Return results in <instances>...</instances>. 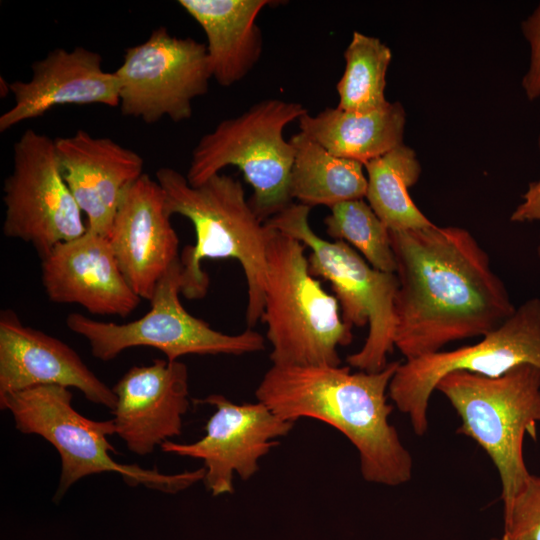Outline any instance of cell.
Masks as SVG:
<instances>
[{"label":"cell","mask_w":540,"mask_h":540,"mask_svg":"<svg viewBox=\"0 0 540 540\" xmlns=\"http://www.w3.org/2000/svg\"><path fill=\"white\" fill-rule=\"evenodd\" d=\"M389 232L398 279L394 347L406 360L483 337L515 311L488 253L465 228Z\"/></svg>","instance_id":"6da1fadb"},{"label":"cell","mask_w":540,"mask_h":540,"mask_svg":"<svg viewBox=\"0 0 540 540\" xmlns=\"http://www.w3.org/2000/svg\"><path fill=\"white\" fill-rule=\"evenodd\" d=\"M399 363L355 373L350 366L272 365L255 395L286 421L307 417L336 428L357 449L364 480L399 486L413 471L412 456L389 421L387 392Z\"/></svg>","instance_id":"7a4b0ae2"},{"label":"cell","mask_w":540,"mask_h":540,"mask_svg":"<svg viewBox=\"0 0 540 540\" xmlns=\"http://www.w3.org/2000/svg\"><path fill=\"white\" fill-rule=\"evenodd\" d=\"M170 216L186 217L193 225L196 241L180 255L181 294L203 298L209 277L202 270L204 259L237 260L247 283L246 322L248 328L261 320L267 274V249L274 229L268 226L245 198L242 183L217 174L199 186H191L185 175L163 167L156 172Z\"/></svg>","instance_id":"3957f363"},{"label":"cell","mask_w":540,"mask_h":540,"mask_svg":"<svg viewBox=\"0 0 540 540\" xmlns=\"http://www.w3.org/2000/svg\"><path fill=\"white\" fill-rule=\"evenodd\" d=\"M305 245L274 229L267 249L264 310L276 366H340L339 346L352 342L335 296L311 275Z\"/></svg>","instance_id":"277c9868"},{"label":"cell","mask_w":540,"mask_h":540,"mask_svg":"<svg viewBox=\"0 0 540 540\" xmlns=\"http://www.w3.org/2000/svg\"><path fill=\"white\" fill-rule=\"evenodd\" d=\"M451 403L461 424L457 433L473 439L490 457L507 506L530 476L523 442L537 439L540 423V370L515 367L496 378L466 371L445 375L436 389Z\"/></svg>","instance_id":"5b68a950"},{"label":"cell","mask_w":540,"mask_h":540,"mask_svg":"<svg viewBox=\"0 0 540 540\" xmlns=\"http://www.w3.org/2000/svg\"><path fill=\"white\" fill-rule=\"evenodd\" d=\"M72 392L57 385L37 386L0 398L1 409L8 410L16 429L47 440L61 461L59 484L55 493L61 499L67 490L89 475L118 473L130 486L144 485L165 493H177L203 481L205 468L176 474H163L136 464H120L110 453H117L108 437L115 434L113 419L95 421L72 406Z\"/></svg>","instance_id":"8992f818"},{"label":"cell","mask_w":540,"mask_h":540,"mask_svg":"<svg viewBox=\"0 0 540 540\" xmlns=\"http://www.w3.org/2000/svg\"><path fill=\"white\" fill-rule=\"evenodd\" d=\"M307 112L297 102L266 99L221 121L193 149L188 183L199 186L226 166H237L253 188L249 203L265 222L291 204L295 149L283 131Z\"/></svg>","instance_id":"52a82bcc"},{"label":"cell","mask_w":540,"mask_h":540,"mask_svg":"<svg viewBox=\"0 0 540 540\" xmlns=\"http://www.w3.org/2000/svg\"><path fill=\"white\" fill-rule=\"evenodd\" d=\"M310 209L301 203H291L265 223L311 250L309 271L312 276L330 282L341 307V317L349 327L369 325L361 349L347 356L348 365L360 371H381L395 348L397 276L373 268L346 242H331L318 236L309 224Z\"/></svg>","instance_id":"ba28073f"},{"label":"cell","mask_w":540,"mask_h":540,"mask_svg":"<svg viewBox=\"0 0 540 540\" xmlns=\"http://www.w3.org/2000/svg\"><path fill=\"white\" fill-rule=\"evenodd\" d=\"M182 285L180 257L157 283L150 310L134 321L116 324L94 320L80 313L66 317V326L85 338L92 355L110 361L137 346L161 351L169 361L189 355H242L265 349L263 336L247 328L240 334H226L191 315L179 299Z\"/></svg>","instance_id":"9c48e42d"},{"label":"cell","mask_w":540,"mask_h":540,"mask_svg":"<svg viewBox=\"0 0 540 540\" xmlns=\"http://www.w3.org/2000/svg\"><path fill=\"white\" fill-rule=\"evenodd\" d=\"M521 365L540 370V298L523 302L499 327L472 345L438 351L399 363L388 396L411 422L418 436L428 430L427 410L438 382L466 371L496 378Z\"/></svg>","instance_id":"30bf717a"},{"label":"cell","mask_w":540,"mask_h":540,"mask_svg":"<svg viewBox=\"0 0 540 540\" xmlns=\"http://www.w3.org/2000/svg\"><path fill=\"white\" fill-rule=\"evenodd\" d=\"M3 201V233L31 244L41 258L87 231L63 178L55 139L33 129H26L14 143Z\"/></svg>","instance_id":"8fae6325"},{"label":"cell","mask_w":540,"mask_h":540,"mask_svg":"<svg viewBox=\"0 0 540 540\" xmlns=\"http://www.w3.org/2000/svg\"><path fill=\"white\" fill-rule=\"evenodd\" d=\"M124 116L153 124L192 116V101L207 93L212 72L206 44L171 35L166 27L125 50L115 71Z\"/></svg>","instance_id":"7c38bea8"},{"label":"cell","mask_w":540,"mask_h":540,"mask_svg":"<svg viewBox=\"0 0 540 540\" xmlns=\"http://www.w3.org/2000/svg\"><path fill=\"white\" fill-rule=\"evenodd\" d=\"M216 408L205 426V435L193 443L171 440L161 445L163 452L201 459L203 482L213 496L232 494L233 475L250 479L258 471V461L279 445L294 422L275 415L262 402L235 404L223 395L197 400Z\"/></svg>","instance_id":"4fadbf2b"},{"label":"cell","mask_w":540,"mask_h":540,"mask_svg":"<svg viewBox=\"0 0 540 540\" xmlns=\"http://www.w3.org/2000/svg\"><path fill=\"white\" fill-rule=\"evenodd\" d=\"M188 380L185 363L154 359L150 365L131 367L112 387L115 434L129 451L149 455L182 433L190 406Z\"/></svg>","instance_id":"5bb4252c"},{"label":"cell","mask_w":540,"mask_h":540,"mask_svg":"<svg viewBox=\"0 0 540 540\" xmlns=\"http://www.w3.org/2000/svg\"><path fill=\"white\" fill-rule=\"evenodd\" d=\"M163 190L143 174L125 192L108 240L134 292L150 301L157 283L180 257Z\"/></svg>","instance_id":"9a60e30c"},{"label":"cell","mask_w":540,"mask_h":540,"mask_svg":"<svg viewBox=\"0 0 540 540\" xmlns=\"http://www.w3.org/2000/svg\"><path fill=\"white\" fill-rule=\"evenodd\" d=\"M41 260L42 284L52 302L126 317L142 300L125 279L106 236L87 230L56 245Z\"/></svg>","instance_id":"2e32d148"},{"label":"cell","mask_w":540,"mask_h":540,"mask_svg":"<svg viewBox=\"0 0 540 540\" xmlns=\"http://www.w3.org/2000/svg\"><path fill=\"white\" fill-rule=\"evenodd\" d=\"M78 389L87 400L113 410L116 396L69 345L26 326L5 309L0 314V398L37 386Z\"/></svg>","instance_id":"e0dca14e"},{"label":"cell","mask_w":540,"mask_h":540,"mask_svg":"<svg viewBox=\"0 0 540 540\" xmlns=\"http://www.w3.org/2000/svg\"><path fill=\"white\" fill-rule=\"evenodd\" d=\"M55 143L63 178L87 217V230L108 237L123 195L144 174L143 158L85 130Z\"/></svg>","instance_id":"ac0fdd59"},{"label":"cell","mask_w":540,"mask_h":540,"mask_svg":"<svg viewBox=\"0 0 540 540\" xmlns=\"http://www.w3.org/2000/svg\"><path fill=\"white\" fill-rule=\"evenodd\" d=\"M102 63L99 53L81 46L57 48L35 61L30 80L8 83L14 105L0 116V132L59 105L119 106V80Z\"/></svg>","instance_id":"d6986e66"},{"label":"cell","mask_w":540,"mask_h":540,"mask_svg":"<svg viewBox=\"0 0 540 540\" xmlns=\"http://www.w3.org/2000/svg\"><path fill=\"white\" fill-rule=\"evenodd\" d=\"M268 0H179L207 38L212 78L224 87L242 80L259 61L263 39L256 19Z\"/></svg>","instance_id":"ffe728a7"},{"label":"cell","mask_w":540,"mask_h":540,"mask_svg":"<svg viewBox=\"0 0 540 540\" xmlns=\"http://www.w3.org/2000/svg\"><path fill=\"white\" fill-rule=\"evenodd\" d=\"M298 121L300 132L329 153L364 165L403 144L406 113L396 101L365 114L327 107Z\"/></svg>","instance_id":"44dd1931"},{"label":"cell","mask_w":540,"mask_h":540,"mask_svg":"<svg viewBox=\"0 0 540 540\" xmlns=\"http://www.w3.org/2000/svg\"><path fill=\"white\" fill-rule=\"evenodd\" d=\"M289 141L295 149L290 175L291 199L309 207L330 208L366 196L367 177L362 163L332 155L302 132Z\"/></svg>","instance_id":"7402d4cb"},{"label":"cell","mask_w":540,"mask_h":540,"mask_svg":"<svg viewBox=\"0 0 540 540\" xmlns=\"http://www.w3.org/2000/svg\"><path fill=\"white\" fill-rule=\"evenodd\" d=\"M366 198L391 231L420 229L434 224L411 200L409 188L419 179L421 166L413 149L401 144L364 164Z\"/></svg>","instance_id":"603a6c76"},{"label":"cell","mask_w":540,"mask_h":540,"mask_svg":"<svg viewBox=\"0 0 540 540\" xmlns=\"http://www.w3.org/2000/svg\"><path fill=\"white\" fill-rule=\"evenodd\" d=\"M345 70L337 83L339 109L365 114L389 104L385 97L390 48L379 38L354 31L344 51Z\"/></svg>","instance_id":"cb8c5ba5"},{"label":"cell","mask_w":540,"mask_h":540,"mask_svg":"<svg viewBox=\"0 0 540 540\" xmlns=\"http://www.w3.org/2000/svg\"><path fill=\"white\" fill-rule=\"evenodd\" d=\"M330 211L324 219L329 236L353 245L373 268L395 273L389 229L368 203L349 200L330 207Z\"/></svg>","instance_id":"d4e9b609"},{"label":"cell","mask_w":540,"mask_h":540,"mask_svg":"<svg viewBox=\"0 0 540 540\" xmlns=\"http://www.w3.org/2000/svg\"><path fill=\"white\" fill-rule=\"evenodd\" d=\"M503 534L512 540H540V475L529 478L503 507Z\"/></svg>","instance_id":"484cf974"},{"label":"cell","mask_w":540,"mask_h":540,"mask_svg":"<svg viewBox=\"0 0 540 540\" xmlns=\"http://www.w3.org/2000/svg\"><path fill=\"white\" fill-rule=\"evenodd\" d=\"M521 30L531 50L530 65L521 85L528 100L533 101L540 97V3L522 21Z\"/></svg>","instance_id":"4316f807"},{"label":"cell","mask_w":540,"mask_h":540,"mask_svg":"<svg viewBox=\"0 0 540 540\" xmlns=\"http://www.w3.org/2000/svg\"><path fill=\"white\" fill-rule=\"evenodd\" d=\"M538 146L540 149V135L538 138ZM511 222H540V178L529 184L528 189L522 195V202L518 204L510 216ZM540 258V243L537 249Z\"/></svg>","instance_id":"83f0119b"},{"label":"cell","mask_w":540,"mask_h":540,"mask_svg":"<svg viewBox=\"0 0 540 540\" xmlns=\"http://www.w3.org/2000/svg\"><path fill=\"white\" fill-rule=\"evenodd\" d=\"M491 540H512V539H510L509 537H507L506 535L503 534L501 537L493 538Z\"/></svg>","instance_id":"f1b7e54d"}]
</instances>
